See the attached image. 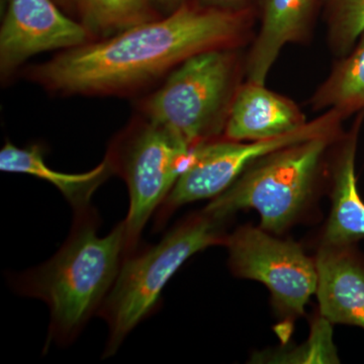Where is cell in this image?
Listing matches in <instances>:
<instances>
[{"label":"cell","mask_w":364,"mask_h":364,"mask_svg":"<svg viewBox=\"0 0 364 364\" xmlns=\"http://www.w3.org/2000/svg\"><path fill=\"white\" fill-rule=\"evenodd\" d=\"M318 0H259L260 26L247 57L246 80L264 83L287 45L311 37Z\"/></svg>","instance_id":"7c38bea8"},{"label":"cell","mask_w":364,"mask_h":364,"mask_svg":"<svg viewBox=\"0 0 364 364\" xmlns=\"http://www.w3.org/2000/svg\"><path fill=\"white\" fill-rule=\"evenodd\" d=\"M152 1H154L161 9H165L169 14L181 7L182 4L188 2V0H152Z\"/></svg>","instance_id":"ffe728a7"},{"label":"cell","mask_w":364,"mask_h":364,"mask_svg":"<svg viewBox=\"0 0 364 364\" xmlns=\"http://www.w3.org/2000/svg\"><path fill=\"white\" fill-rule=\"evenodd\" d=\"M243 75L245 59L240 49L195 55L144 100V119L169 132L189 149L222 138Z\"/></svg>","instance_id":"277c9868"},{"label":"cell","mask_w":364,"mask_h":364,"mask_svg":"<svg viewBox=\"0 0 364 364\" xmlns=\"http://www.w3.org/2000/svg\"><path fill=\"white\" fill-rule=\"evenodd\" d=\"M308 124L291 98L268 90L264 83L242 82L232 102L223 138L247 142L287 135Z\"/></svg>","instance_id":"8fae6325"},{"label":"cell","mask_w":364,"mask_h":364,"mask_svg":"<svg viewBox=\"0 0 364 364\" xmlns=\"http://www.w3.org/2000/svg\"><path fill=\"white\" fill-rule=\"evenodd\" d=\"M228 218L205 208L178 223L161 241L124 258L97 315L109 326L104 358L117 351L136 326L157 310L163 289L196 253L226 244Z\"/></svg>","instance_id":"3957f363"},{"label":"cell","mask_w":364,"mask_h":364,"mask_svg":"<svg viewBox=\"0 0 364 364\" xmlns=\"http://www.w3.org/2000/svg\"><path fill=\"white\" fill-rule=\"evenodd\" d=\"M345 117L336 111L323 112L306 126L287 135L259 141H208L191 149V163L156 210L159 229L181 205L221 195L254 162L291 144L327 134L341 133Z\"/></svg>","instance_id":"52a82bcc"},{"label":"cell","mask_w":364,"mask_h":364,"mask_svg":"<svg viewBox=\"0 0 364 364\" xmlns=\"http://www.w3.org/2000/svg\"><path fill=\"white\" fill-rule=\"evenodd\" d=\"M314 111H336L347 119L364 112V32L353 49L340 57L311 98Z\"/></svg>","instance_id":"9a60e30c"},{"label":"cell","mask_w":364,"mask_h":364,"mask_svg":"<svg viewBox=\"0 0 364 364\" xmlns=\"http://www.w3.org/2000/svg\"><path fill=\"white\" fill-rule=\"evenodd\" d=\"M0 169L9 173L28 174L56 186L70 203L74 214L92 208L91 198L95 191L114 174L111 160L107 156L98 166L85 173L56 171L46 163L42 146L36 144L20 148L9 141H6L0 151Z\"/></svg>","instance_id":"5bb4252c"},{"label":"cell","mask_w":364,"mask_h":364,"mask_svg":"<svg viewBox=\"0 0 364 364\" xmlns=\"http://www.w3.org/2000/svg\"><path fill=\"white\" fill-rule=\"evenodd\" d=\"M364 112L358 114L335 147L331 165L332 208L323 244L355 245L364 240V200L356 176V153Z\"/></svg>","instance_id":"4fadbf2b"},{"label":"cell","mask_w":364,"mask_h":364,"mask_svg":"<svg viewBox=\"0 0 364 364\" xmlns=\"http://www.w3.org/2000/svg\"><path fill=\"white\" fill-rule=\"evenodd\" d=\"M320 316L364 330V258L354 245L321 244L315 258Z\"/></svg>","instance_id":"30bf717a"},{"label":"cell","mask_w":364,"mask_h":364,"mask_svg":"<svg viewBox=\"0 0 364 364\" xmlns=\"http://www.w3.org/2000/svg\"><path fill=\"white\" fill-rule=\"evenodd\" d=\"M245 0H200L202 6L222 9H241Z\"/></svg>","instance_id":"d6986e66"},{"label":"cell","mask_w":364,"mask_h":364,"mask_svg":"<svg viewBox=\"0 0 364 364\" xmlns=\"http://www.w3.org/2000/svg\"><path fill=\"white\" fill-rule=\"evenodd\" d=\"M325 18L330 48L343 57L364 32V0H326Z\"/></svg>","instance_id":"e0dca14e"},{"label":"cell","mask_w":364,"mask_h":364,"mask_svg":"<svg viewBox=\"0 0 364 364\" xmlns=\"http://www.w3.org/2000/svg\"><path fill=\"white\" fill-rule=\"evenodd\" d=\"M95 208L74 214L58 252L39 267L11 277L18 294L42 299L51 314L47 343L70 344L97 314L114 287L126 254L124 222L100 237Z\"/></svg>","instance_id":"7a4b0ae2"},{"label":"cell","mask_w":364,"mask_h":364,"mask_svg":"<svg viewBox=\"0 0 364 364\" xmlns=\"http://www.w3.org/2000/svg\"><path fill=\"white\" fill-rule=\"evenodd\" d=\"M342 134L315 136L260 158L205 210L230 219L252 208L260 215L261 229L282 233L310 202L326 155Z\"/></svg>","instance_id":"5b68a950"},{"label":"cell","mask_w":364,"mask_h":364,"mask_svg":"<svg viewBox=\"0 0 364 364\" xmlns=\"http://www.w3.org/2000/svg\"><path fill=\"white\" fill-rule=\"evenodd\" d=\"M191 154V149L178 139L146 119L112 144L107 157L130 193L124 221L126 257L139 250L144 228L188 166Z\"/></svg>","instance_id":"8992f818"},{"label":"cell","mask_w":364,"mask_h":364,"mask_svg":"<svg viewBox=\"0 0 364 364\" xmlns=\"http://www.w3.org/2000/svg\"><path fill=\"white\" fill-rule=\"evenodd\" d=\"M93 39L86 26L64 16L52 0H9L0 30V70L9 76L35 55L65 51Z\"/></svg>","instance_id":"9c48e42d"},{"label":"cell","mask_w":364,"mask_h":364,"mask_svg":"<svg viewBox=\"0 0 364 364\" xmlns=\"http://www.w3.org/2000/svg\"><path fill=\"white\" fill-rule=\"evenodd\" d=\"M331 323L321 317L314 322L310 338L306 344L291 351H274L273 353L261 354L254 358L255 363H338L337 349L333 343Z\"/></svg>","instance_id":"ac0fdd59"},{"label":"cell","mask_w":364,"mask_h":364,"mask_svg":"<svg viewBox=\"0 0 364 364\" xmlns=\"http://www.w3.org/2000/svg\"><path fill=\"white\" fill-rule=\"evenodd\" d=\"M232 272L241 279L257 280L269 289L272 306L287 318L286 325L305 313V306L317 291L315 259L293 241L282 240L252 226L238 228L228 235Z\"/></svg>","instance_id":"ba28073f"},{"label":"cell","mask_w":364,"mask_h":364,"mask_svg":"<svg viewBox=\"0 0 364 364\" xmlns=\"http://www.w3.org/2000/svg\"><path fill=\"white\" fill-rule=\"evenodd\" d=\"M252 30L248 9L191 6L100 42L65 50L33 67L28 77L65 95H126L215 49H241Z\"/></svg>","instance_id":"6da1fadb"},{"label":"cell","mask_w":364,"mask_h":364,"mask_svg":"<svg viewBox=\"0 0 364 364\" xmlns=\"http://www.w3.org/2000/svg\"><path fill=\"white\" fill-rule=\"evenodd\" d=\"M82 25L95 35H116L156 20L150 0H73Z\"/></svg>","instance_id":"2e32d148"}]
</instances>
